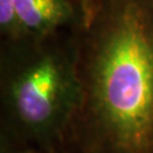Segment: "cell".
I'll return each mask as SVG.
<instances>
[{
    "label": "cell",
    "mask_w": 153,
    "mask_h": 153,
    "mask_svg": "<svg viewBox=\"0 0 153 153\" xmlns=\"http://www.w3.org/2000/svg\"><path fill=\"white\" fill-rule=\"evenodd\" d=\"M82 30L77 116L103 151L153 153V0H98Z\"/></svg>",
    "instance_id": "obj_1"
},
{
    "label": "cell",
    "mask_w": 153,
    "mask_h": 153,
    "mask_svg": "<svg viewBox=\"0 0 153 153\" xmlns=\"http://www.w3.org/2000/svg\"><path fill=\"white\" fill-rule=\"evenodd\" d=\"M76 45L28 53L6 81V109L18 128L39 142L60 136L82 104Z\"/></svg>",
    "instance_id": "obj_2"
},
{
    "label": "cell",
    "mask_w": 153,
    "mask_h": 153,
    "mask_svg": "<svg viewBox=\"0 0 153 153\" xmlns=\"http://www.w3.org/2000/svg\"><path fill=\"white\" fill-rule=\"evenodd\" d=\"M17 15L27 38L43 40L75 17L69 0H15Z\"/></svg>",
    "instance_id": "obj_3"
},
{
    "label": "cell",
    "mask_w": 153,
    "mask_h": 153,
    "mask_svg": "<svg viewBox=\"0 0 153 153\" xmlns=\"http://www.w3.org/2000/svg\"><path fill=\"white\" fill-rule=\"evenodd\" d=\"M0 30L14 41L27 38L17 15L15 0H0Z\"/></svg>",
    "instance_id": "obj_4"
},
{
    "label": "cell",
    "mask_w": 153,
    "mask_h": 153,
    "mask_svg": "<svg viewBox=\"0 0 153 153\" xmlns=\"http://www.w3.org/2000/svg\"><path fill=\"white\" fill-rule=\"evenodd\" d=\"M79 5V10L82 15L83 23H86L92 16V13L95 8L98 0H77Z\"/></svg>",
    "instance_id": "obj_5"
},
{
    "label": "cell",
    "mask_w": 153,
    "mask_h": 153,
    "mask_svg": "<svg viewBox=\"0 0 153 153\" xmlns=\"http://www.w3.org/2000/svg\"><path fill=\"white\" fill-rule=\"evenodd\" d=\"M28 153H36V152H28Z\"/></svg>",
    "instance_id": "obj_6"
}]
</instances>
